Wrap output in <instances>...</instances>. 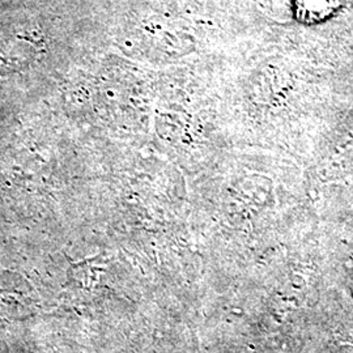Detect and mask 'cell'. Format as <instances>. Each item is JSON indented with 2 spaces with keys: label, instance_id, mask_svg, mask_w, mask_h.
Instances as JSON below:
<instances>
[{
  "label": "cell",
  "instance_id": "1",
  "mask_svg": "<svg viewBox=\"0 0 353 353\" xmlns=\"http://www.w3.org/2000/svg\"><path fill=\"white\" fill-rule=\"evenodd\" d=\"M345 0H294V14L303 24H318L339 12Z\"/></svg>",
  "mask_w": 353,
  "mask_h": 353
}]
</instances>
